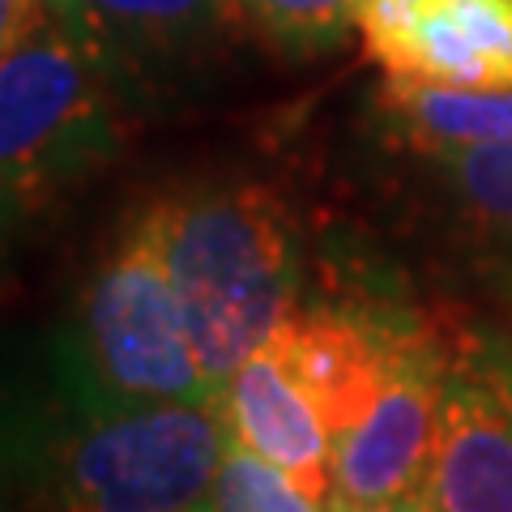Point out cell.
<instances>
[{
    "mask_svg": "<svg viewBox=\"0 0 512 512\" xmlns=\"http://www.w3.org/2000/svg\"><path fill=\"white\" fill-rule=\"evenodd\" d=\"M380 111L397 137L431 158L512 141V90H457L389 77L380 90Z\"/></svg>",
    "mask_w": 512,
    "mask_h": 512,
    "instance_id": "8fae6325",
    "label": "cell"
},
{
    "mask_svg": "<svg viewBox=\"0 0 512 512\" xmlns=\"http://www.w3.org/2000/svg\"><path fill=\"white\" fill-rule=\"evenodd\" d=\"M47 18V0H0V56Z\"/></svg>",
    "mask_w": 512,
    "mask_h": 512,
    "instance_id": "9a60e30c",
    "label": "cell"
},
{
    "mask_svg": "<svg viewBox=\"0 0 512 512\" xmlns=\"http://www.w3.org/2000/svg\"><path fill=\"white\" fill-rule=\"evenodd\" d=\"M448 363L423 333L397 338V355L376 406L333 440V483L325 512H359L419 500L440 427Z\"/></svg>",
    "mask_w": 512,
    "mask_h": 512,
    "instance_id": "5b68a950",
    "label": "cell"
},
{
    "mask_svg": "<svg viewBox=\"0 0 512 512\" xmlns=\"http://www.w3.org/2000/svg\"><path fill=\"white\" fill-rule=\"evenodd\" d=\"M150 210L188 338L218 393L295 312L299 244L291 214L256 184L188 188Z\"/></svg>",
    "mask_w": 512,
    "mask_h": 512,
    "instance_id": "7a4b0ae2",
    "label": "cell"
},
{
    "mask_svg": "<svg viewBox=\"0 0 512 512\" xmlns=\"http://www.w3.org/2000/svg\"><path fill=\"white\" fill-rule=\"evenodd\" d=\"M64 333L86 376L116 402L163 406L218 397L188 338L154 210L128 218L120 239L99 256Z\"/></svg>",
    "mask_w": 512,
    "mask_h": 512,
    "instance_id": "277c9868",
    "label": "cell"
},
{
    "mask_svg": "<svg viewBox=\"0 0 512 512\" xmlns=\"http://www.w3.org/2000/svg\"><path fill=\"white\" fill-rule=\"evenodd\" d=\"M218 397H222V419H227L231 440L252 448L256 457L274 461L316 504L329 508L333 436L320 423V414L312 410L308 397L295 389V380L286 376L274 346L252 350L227 376Z\"/></svg>",
    "mask_w": 512,
    "mask_h": 512,
    "instance_id": "30bf717a",
    "label": "cell"
},
{
    "mask_svg": "<svg viewBox=\"0 0 512 512\" xmlns=\"http://www.w3.org/2000/svg\"><path fill=\"white\" fill-rule=\"evenodd\" d=\"M355 26L389 77L512 90V0H359Z\"/></svg>",
    "mask_w": 512,
    "mask_h": 512,
    "instance_id": "8992f818",
    "label": "cell"
},
{
    "mask_svg": "<svg viewBox=\"0 0 512 512\" xmlns=\"http://www.w3.org/2000/svg\"><path fill=\"white\" fill-rule=\"evenodd\" d=\"M205 512H210V508H205Z\"/></svg>",
    "mask_w": 512,
    "mask_h": 512,
    "instance_id": "ac0fdd59",
    "label": "cell"
},
{
    "mask_svg": "<svg viewBox=\"0 0 512 512\" xmlns=\"http://www.w3.org/2000/svg\"><path fill=\"white\" fill-rule=\"evenodd\" d=\"M9 239H13V235H9L5 227H0V261H5V244H9Z\"/></svg>",
    "mask_w": 512,
    "mask_h": 512,
    "instance_id": "e0dca14e",
    "label": "cell"
},
{
    "mask_svg": "<svg viewBox=\"0 0 512 512\" xmlns=\"http://www.w3.org/2000/svg\"><path fill=\"white\" fill-rule=\"evenodd\" d=\"M52 18L111 73L124 99H154L214 52L231 0H47Z\"/></svg>",
    "mask_w": 512,
    "mask_h": 512,
    "instance_id": "52a82bcc",
    "label": "cell"
},
{
    "mask_svg": "<svg viewBox=\"0 0 512 512\" xmlns=\"http://www.w3.org/2000/svg\"><path fill=\"white\" fill-rule=\"evenodd\" d=\"M444 180L453 184L461 205L487 227L512 231V141H491V146L440 154Z\"/></svg>",
    "mask_w": 512,
    "mask_h": 512,
    "instance_id": "5bb4252c",
    "label": "cell"
},
{
    "mask_svg": "<svg viewBox=\"0 0 512 512\" xmlns=\"http://www.w3.org/2000/svg\"><path fill=\"white\" fill-rule=\"evenodd\" d=\"M427 512H512V367H448L440 427L423 483Z\"/></svg>",
    "mask_w": 512,
    "mask_h": 512,
    "instance_id": "ba28073f",
    "label": "cell"
},
{
    "mask_svg": "<svg viewBox=\"0 0 512 512\" xmlns=\"http://www.w3.org/2000/svg\"><path fill=\"white\" fill-rule=\"evenodd\" d=\"M128 99L52 9L0 56V227L47 218L116 163Z\"/></svg>",
    "mask_w": 512,
    "mask_h": 512,
    "instance_id": "3957f363",
    "label": "cell"
},
{
    "mask_svg": "<svg viewBox=\"0 0 512 512\" xmlns=\"http://www.w3.org/2000/svg\"><path fill=\"white\" fill-rule=\"evenodd\" d=\"M227 440L222 397H107L64 325L0 338V512H205Z\"/></svg>",
    "mask_w": 512,
    "mask_h": 512,
    "instance_id": "6da1fadb",
    "label": "cell"
},
{
    "mask_svg": "<svg viewBox=\"0 0 512 512\" xmlns=\"http://www.w3.org/2000/svg\"><path fill=\"white\" fill-rule=\"evenodd\" d=\"M235 22L291 56L329 52L355 26L359 0H231Z\"/></svg>",
    "mask_w": 512,
    "mask_h": 512,
    "instance_id": "7c38bea8",
    "label": "cell"
},
{
    "mask_svg": "<svg viewBox=\"0 0 512 512\" xmlns=\"http://www.w3.org/2000/svg\"><path fill=\"white\" fill-rule=\"evenodd\" d=\"M210 512H325V504H316L274 461L227 440V453H222L210 487Z\"/></svg>",
    "mask_w": 512,
    "mask_h": 512,
    "instance_id": "4fadbf2b",
    "label": "cell"
},
{
    "mask_svg": "<svg viewBox=\"0 0 512 512\" xmlns=\"http://www.w3.org/2000/svg\"><path fill=\"white\" fill-rule=\"evenodd\" d=\"M359 512H427L423 495L419 500H402V504H380V508H359Z\"/></svg>",
    "mask_w": 512,
    "mask_h": 512,
    "instance_id": "2e32d148",
    "label": "cell"
},
{
    "mask_svg": "<svg viewBox=\"0 0 512 512\" xmlns=\"http://www.w3.org/2000/svg\"><path fill=\"white\" fill-rule=\"evenodd\" d=\"M402 329H389L355 312H291L269 338L295 389L308 397L329 436L355 427L384 393Z\"/></svg>",
    "mask_w": 512,
    "mask_h": 512,
    "instance_id": "9c48e42d",
    "label": "cell"
}]
</instances>
